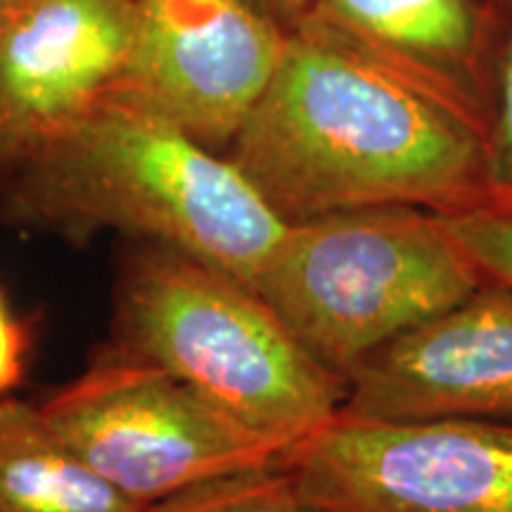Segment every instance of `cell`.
<instances>
[{"label": "cell", "instance_id": "obj_7", "mask_svg": "<svg viewBox=\"0 0 512 512\" xmlns=\"http://www.w3.org/2000/svg\"><path fill=\"white\" fill-rule=\"evenodd\" d=\"M287 38L247 0H133L126 55L107 95L226 155Z\"/></svg>", "mask_w": 512, "mask_h": 512}, {"label": "cell", "instance_id": "obj_17", "mask_svg": "<svg viewBox=\"0 0 512 512\" xmlns=\"http://www.w3.org/2000/svg\"><path fill=\"white\" fill-rule=\"evenodd\" d=\"M482 3L501 19L505 27H512V0H482Z\"/></svg>", "mask_w": 512, "mask_h": 512}, {"label": "cell", "instance_id": "obj_10", "mask_svg": "<svg viewBox=\"0 0 512 512\" xmlns=\"http://www.w3.org/2000/svg\"><path fill=\"white\" fill-rule=\"evenodd\" d=\"M297 29L392 69L475 119L489 136L508 27L482 0H309Z\"/></svg>", "mask_w": 512, "mask_h": 512}, {"label": "cell", "instance_id": "obj_12", "mask_svg": "<svg viewBox=\"0 0 512 512\" xmlns=\"http://www.w3.org/2000/svg\"><path fill=\"white\" fill-rule=\"evenodd\" d=\"M145 512H316L283 465L254 467L188 486Z\"/></svg>", "mask_w": 512, "mask_h": 512}, {"label": "cell", "instance_id": "obj_13", "mask_svg": "<svg viewBox=\"0 0 512 512\" xmlns=\"http://www.w3.org/2000/svg\"><path fill=\"white\" fill-rule=\"evenodd\" d=\"M486 185L489 207L512 211V27L496 67L494 110L486 136Z\"/></svg>", "mask_w": 512, "mask_h": 512}, {"label": "cell", "instance_id": "obj_11", "mask_svg": "<svg viewBox=\"0 0 512 512\" xmlns=\"http://www.w3.org/2000/svg\"><path fill=\"white\" fill-rule=\"evenodd\" d=\"M83 460L38 408L0 396V512H145Z\"/></svg>", "mask_w": 512, "mask_h": 512}, {"label": "cell", "instance_id": "obj_4", "mask_svg": "<svg viewBox=\"0 0 512 512\" xmlns=\"http://www.w3.org/2000/svg\"><path fill=\"white\" fill-rule=\"evenodd\" d=\"M484 280L446 216L373 207L287 223L254 290L318 363L349 382L377 349Z\"/></svg>", "mask_w": 512, "mask_h": 512}, {"label": "cell", "instance_id": "obj_16", "mask_svg": "<svg viewBox=\"0 0 512 512\" xmlns=\"http://www.w3.org/2000/svg\"><path fill=\"white\" fill-rule=\"evenodd\" d=\"M247 3L254 5L261 15L273 19L287 34H292L302 24L306 10H309V0H247Z\"/></svg>", "mask_w": 512, "mask_h": 512}, {"label": "cell", "instance_id": "obj_3", "mask_svg": "<svg viewBox=\"0 0 512 512\" xmlns=\"http://www.w3.org/2000/svg\"><path fill=\"white\" fill-rule=\"evenodd\" d=\"M112 349L164 368L283 453L337 418L347 382L254 287L157 242H133L114 283Z\"/></svg>", "mask_w": 512, "mask_h": 512}, {"label": "cell", "instance_id": "obj_2", "mask_svg": "<svg viewBox=\"0 0 512 512\" xmlns=\"http://www.w3.org/2000/svg\"><path fill=\"white\" fill-rule=\"evenodd\" d=\"M0 216L72 245L157 242L249 287L287 228L226 155L112 95L0 185Z\"/></svg>", "mask_w": 512, "mask_h": 512}, {"label": "cell", "instance_id": "obj_1", "mask_svg": "<svg viewBox=\"0 0 512 512\" xmlns=\"http://www.w3.org/2000/svg\"><path fill=\"white\" fill-rule=\"evenodd\" d=\"M226 157L283 223L339 211L489 207L486 128L309 29L292 31Z\"/></svg>", "mask_w": 512, "mask_h": 512}, {"label": "cell", "instance_id": "obj_8", "mask_svg": "<svg viewBox=\"0 0 512 512\" xmlns=\"http://www.w3.org/2000/svg\"><path fill=\"white\" fill-rule=\"evenodd\" d=\"M339 418L512 422V287L486 278L470 297L361 363Z\"/></svg>", "mask_w": 512, "mask_h": 512}, {"label": "cell", "instance_id": "obj_9", "mask_svg": "<svg viewBox=\"0 0 512 512\" xmlns=\"http://www.w3.org/2000/svg\"><path fill=\"white\" fill-rule=\"evenodd\" d=\"M133 0H27L0 34V185L117 79Z\"/></svg>", "mask_w": 512, "mask_h": 512}, {"label": "cell", "instance_id": "obj_6", "mask_svg": "<svg viewBox=\"0 0 512 512\" xmlns=\"http://www.w3.org/2000/svg\"><path fill=\"white\" fill-rule=\"evenodd\" d=\"M280 465L316 512H512V422L337 415Z\"/></svg>", "mask_w": 512, "mask_h": 512}, {"label": "cell", "instance_id": "obj_18", "mask_svg": "<svg viewBox=\"0 0 512 512\" xmlns=\"http://www.w3.org/2000/svg\"><path fill=\"white\" fill-rule=\"evenodd\" d=\"M27 0H0V34H3L5 27L15 19V15L22 10V5Z\"/></svg>", "mask_w": 512, "mask_h": 512}, {"label": "cell", "instance_id": "obj_15", "mask_svg": "<svg viewBox=\"0 0 512 512\" xmlns=\"http://www.w3.org/2000/svg\"><path fill=\"white\" fill-rule=\"evenodd\" d=\"M24 349L22 328L0 297V396L22 380Z\"/></svg>", "mask_w": 512, "mask_h": 512}, {"label": "cell", "instance_id": "obj_14", "mask_svg": "<svg viewBox=\"0 0 512 512\" xmlns=\"http://www.w3.org/2000/svg\"><path fill=\"white\" fill-rule=\"evenodd\" d=\"M448 228L477 261L486 278L512 287V211L482 207L446 216Z\"/></svg>", "mask_w": 512, "mask_h": 512}, {"label": "cell", "instance_id": "obj_5", "mask_svg": "<svg viewBox=\"0 0 512 512\" xmlns=\"http://www.w3.org/2000/svg\"><path fill=\"white\" fill-rule=\"evenodd\" d=\"M38 411L93 470L143 505L285 456L176 375L117 349Z\"/></svg>", "mask_w": 512, "mask_h": 512}]
</instances>
